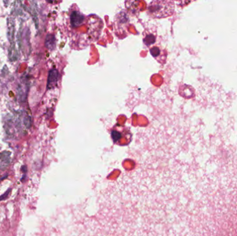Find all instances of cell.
Returning <instances> with one entry per match:
<instances>
[{"instance_id": "ba28073f", "label": "cell", "mask_w": 237, "mask_h": 236, "mask_svg": "<svg viewBox=\"0 0 237 236\" xmlns=\"http://www.w3.org/2000/svg\"><path fill=\"white\" fill-rule=\"evenodd\" d=\"M24 124H25L26 126L27 127H30L31 125V118L29 116H27V117L24 119Z\"/></svg>"}, {"instance_id": "3957f363", "label": "cell", "mask_w": 237, "mask_h": 236, "mask_svg": "<svg viewBox=\"0 0 237 236\" xmlns=\"http://www.w3.org/2000/svg\"><path fill=\"white\" fill-rule=\"evenodd\" d=\"M59 79V73L56 69H53L49 71L48 80H47V89H51L55 87Z\"/></svg>"}, {"instance_id": "8992f818", "label": "cell", "mask_w": 237, "mask_h": 236, "mask_svg": "<svg viewBox=\"0 0 237 236\" xmlns=\"http://www.w3.org/2000/svg\"><path fill=\"white\" fill-rule=\"evenodd\" d=\"M31 11H32V15H33V19L34 21L36 27H38V15L37 12H36V10L34 6H31Z\"/></svg>"}, {"instance_id": "277c9868", "label": "cell", "mask_w": 237, "mask_h": 236, "mask_svg": "<svg viewBox=\"0 0 237 236\" xmlns=\"http://www.w3.org/2000/svg\"><path fill=\"white\" fill-rule=\"evenodd\" d=\"M45 46L49 50H53L54 47L56 46V42H55V37L53 36V35L48 34L46 37V40H45Z\"/></svg>"}, {"instance_id": "5b68a950", "label": "cell", "mask_w": 237, "mask_h": 236, "mask_svg": "<svg viewBox=\"0 0 237 236\" xmlns=\"http://www.w3.org/2000/svg\"><path fill=\"white\" fill-rule=\"evenodd\" d=\"M155 41V37L152 34H148V35H146V37H144V43L146 44V45L147 46H149L150 44H153Z\"/></svg>"}, {"instance_id": "6da1fadb", "label": "cell", "mask_w": 237, "mask_h": 236, "mask_svg": "<svg viewBox=\"0 0 237 236\" xmlns=\"http://www.w3.org/2000/svg\"><path fill=\"white\" fill-rule=\"evenodd\" d=\"M173 8L172 1H153L148 6V13L155 18H162L172 14Z\"/></svg>"}, {"instance_id": "52a82bcc", "label": "cell", "mask_w": 237, "mask_h": 236, "mask_svg": "<svg viewBox=\"0 0 237 236\" xmlns=\"http://www.w3.org/2000/svg\"><path fill=\"white\" fill-rule=\"evenodd\" d=\"M160 52V49L157 48V47H153V48L150 49V53L151 54L153 55V57H156V56L159 55Z\"/></svg>"}, {"instance_id": "7a4b0ae2", "label": "cell", "mask_w": 237, "mask_h": 236, "mask_svg": "<svg viewBox=\"0 0 237 236\" xmlns=\"http://www.w3.org/2000/svg\"><path fill=\"white\" fill-rule=\"evenodd\" d=\"M85 17L82 13L77 10L72 11L70 15V24L73 28H77L82 25Z\"/></svg>"}]
</instances>
